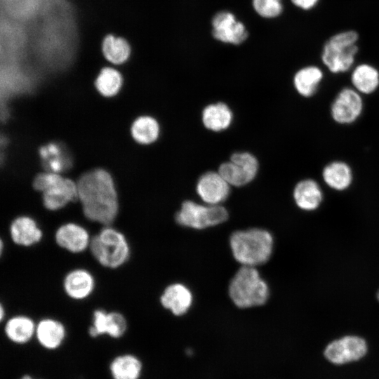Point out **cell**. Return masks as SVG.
<instances>
[{
    "label": "cell",
    "mask_w": 379,
    "mask_h": 379,
    "mask_svg": "<svg viewBox=\"0 0 379 379\" xmlns=\"http://www.w3.org/2000/svg\"><path fill=\"white\" fill-rule=\"evenodd\" d=\"M77 185L84 216L103 226L112 225L117 218L119 202L110 173L103 168H94L81 175Z\"/></svg>",
    "instance_id": "obj_1"
},
{
    "label": "cell",
    "mask_w": 379,
    "mask_h": 379,
    "mask_svg": "<svg viewBox=\"0 0 379 379\" xmlns=\"http://www.w3.org/2000/svg\"><path fill=\"white\" fill-rule=\"evenodd\" d=\"M230 247L235 260L243 266L255 267L265 263L273 249V238L267 230L252 228L234 232Z\"/></svg>",
    "instance_id": "obj_2"
},
{
    "label": "cell",
    "mask_w": 379,
    "mask_h": 379,
    "mask_svg": "<svg viewBox=\"0 0 379 379\" xmlns=\"http://www.w3.org/2000/svg\"><path fill=\"white\" fill-rule=\"evenodd\" d=\"M89 250L102 267L117 269L129 260L131 248L126 236L112 225L103 226L91 237Z\"/></svg>",
    "instance_id": "obj_3"
},
{
    "label": "cell",
    "mask_w": 379,
    "mask_h": 379,
    "mask_svg": "<svg viewBox=\"0 0 379 379\" xmlns=\"http://www.w3.org/2000/svg\"><path fill=\"white\" fill-rule=\"evenodd\" d=\"M269 288L255 267L242 266L232 279L229 294L240 308L260 306L269 298Z\"/></svg>",
    "instance_id": "obj_4"
},
{
    "label": "cell",
    "mask_w": 379,
    "mask_h": 379,
    "mask_svg": "<svg viewBox=\"0 0 379 379\" xmlns=\"http://www.w3.org/2000/svg\"><path fill=\"white\" fill-rule=\"evenodd\" d=\"M358 39L356 31L346 30L331 36L326 41L321 59L331 72H345L352 67L359 51Z\"/></svg>",
    "instance_id": "obj_5"
},
{
    "label": "cell",
    "mask_w": 379,
    "mask_h": 379,
    "mask_svg": "<svg viewBox=\"0 0 379 379\" xmlns=\"http://www.w3.org/2000/svg\"><path fill=\"white\" fill-rule=\"evenodd\" d=\"M42 204L50 211H56L78 201L77 182L60 174L44 172L39 178Z\"/></svg>",
    "instance_id": "obj_6"
},
{
    "label": "cell",
    "mask_w": 379,
    "mask_h": 379,
    "mask_svg": "<svg viewBox=\"0 0 379 379\" xmlns=\"http://www.w3.org/2000/svg\"><path fill=\"white\" fill-rule=\"evenodd\" d=\"M227 218L228 212L222 206H205L192 201H184L175 215L179 225L197 230L221 224Z\"/></svg>",
    "instance_id": "obj_7"
},
{
    "label": "cell",
    "mask_w": 379,
    "mask_h": 379,
    "mask_svg": "<svg viewBox=\"0 0 379 379\" xmlns=\"http://www.w3.org/2000/svg\"><path fill=\"white\" fill-rule=\"evenodd\" d=\"M258 161L249 152H237L230 161L222 164L218 173L230 185L241 187L251 182L257 175Z\"/></svg>",
    "instance_id": "obj_8"
},
{
    "label": "cell",
    "mask_w": 379,
    "mask_h": 379,
    "mask_svg": "<svg viewBox=\"0 0 379 379\" xmlns=\"http://www.w3.org/2000/svg\"><path fill=\"white\" fill-rule=\"evenodd\" d=\"M367 350V344L364 338L347 335L331 342L326 347L324 354L331 363L340 365L361 359Z\"/></svg>",
    "instance_id": "obj_9"
},
{
    "label": "cell",
    "mask_w": 379,
    "mask_h": 379,
    "mask_svg": "<svg viewBox=\"0 0 379 379\" xmlns=\"http://www.w3.org/2000/svg\"><path fill=\"white\" fill-rule=\"evenodd\" d=\"M363 107L364 102L361 93L354 88H344L333 100L331 114L336 123L350 124L360 117Z\"/></svg>",
    "instance_id": "obj_10"
},
{
    "label": "cell",
    "mask_w": 379,
    "mask_h": 379,
    "mask_svg": "<svg viewBox=\"0 0 379 379\" xmlns=\"http://www.w3.org/2000/svg\"><path fill=\"white\" fill-rule=\"evenodd\" d=\"M128 323L123 314L117 311L94 310L88 334L92 338L107 335L112 338H121L127 331Z\"/></svg>",
    "instance_id": "obj_11"
},
{
    "label": "cell",
    "mask_w": 379,
    "mask_h": 379,
    "mask_svg": "<svg viewBox=\"0 0 379 379\" xmlns=\"http://www.w3.org/2000/svg\"><path fill=\"white\" fill-rule=\"evenodd\" d=\"M54 238L58 246L72 253H80L89 248L91 239L84 226L73 222L58 227Z\"/></svg>",
    "instance_id": "obj_12"
},
{
    "label": "cell",
    "mask_w": 379,
    "mask_h": 379,
    "mask_svg": "<svg viewBox=\"0 0 379 379\" xmlns=\"http://www.w3.org/2000/svg\"><path fill=\"white\" fill-rule=\"evenodd\" d=\"M212 25L213 36L222 42L239 44L248 36L245 26L230 12L217 13L213 19Z\"/></svg>",
    "instance_id": "obj_13"
},
{
    "label": "cell",
    "mask_w": 379,
    "mask_h": 379,
    "mask_svg": "<svg viewBox=\"0 0 379 379\" xmlns=\"http://www.w3.org/2000/svg\"><path fill=\"white\" fill-rule=\"evenodd\" d=\"M230 185L218 172L203 174L197 184V192L201 200L209 205H218L230 194Z\"/></svg>",
    "instance_id": "obj_14"
},
{
    "label": "cell",
    "mask_w": 379,
    "mask_h": 379,
    "mask_svg": "<svg viewBox=\"0 0 379 379\" xmlns=\"http://www.w3.org/2000/svg\"><path fill=\"white\" fill-rule=\"evenodd\" d=\"M95 281L93 274L84 268H76L68 272L62 281L65 294L72 300H82L93 292Z\"/></svg>",
    "instance_id": "obj_15"
},
{
    "label": "cell",
    "mask_w": 379,
    "mask_h": 379,
    "mask_svg": "<svg viewBox=\"0 0 379 379\" xmlns=\"http://www.w3.org/2000/svg\"><path fill=\"white\" fill-rule=\"evenodd\" d=\"M12 241L20 246L29 247L41 241L43 231L36 221L28 215H20L14 218L9 226Z\"/></svg>",
    "instance_id": "obj_16"
},
{
    "label": "cell",
    "mask_w": 379,
    "mask_h": 379,
    "mask_svg": "<svg viewBox=\"0 0 379 379\" xmlns=\"http://www.w3.org/2000/svg\"><path fill=\"white\" fill-rule=\"evenodd\" d=\"M35 337L41 347L48 350H56L66 337L64 324L53 318L41 319L36 326Z\"/></svg>",
    "instance_id": "obj_17"
},
{
    "label": "cell",
    "mask_w": 379,
    "mask_h": 379,
    "mask_svg": "<svg viewBox=\"0 0 379 379\" xmlns=\"http://www.w3.org/2000/svg\"><path fill=\"white\" fill-rule=\"evenodd\" d=\"M162 306L173 314L180 316L185 314L192 302V295L190 289L181 284H173L167 286L160 298Z\"/></svg>",
    "instance_id": "obj_18"
},
{
    "label": "cell",
    "mask_w": 379,
    "mask_h": 379,
    "mask_svg": "<svg viewBox=\"0 0 379 379\" xmlns=\"http://www.w3.org/2000/svg\"><path fill=\"white\" fill-rule=\"evenodd\" d=\"M293 195L296 205L307 211L317 209L323 199L319 185L310 178L299 181L294 187Z\"/></svg>",
    "instance_id": "obj_19"
},
{
    "label": "cell",
    "mask_w": 379,
    "mask_h": 379,
    "mask_svg": "<svg viewBox=\"0 0 379 379\" xmlns=\"http://www.w3.org/2000/svg\"><path fill=\"white\" fill-rule=\"evenodd\" d=\"M36 324L33 319L23 314L15 315L8 319L4 326V333L12 343L23 345L35 336Z\"/></svg>",
    "instance_id": "obj_20"
},
{
    "label": "cell",
    "mask_w": 379,
    "mask_h": 379,
    "mask_svg": "<svg viewBox=\"0 0 379 379\" xmlns=\"http://www.w3.org/2000/svg\"><path fill=\"white\" fill-rule=\"evenodd\" d=\"M41 164L47 172L60 174L71 164L70 158L65 148L56 142H48L39 149Z\"/></svg>",
    "instance_id": "obj_21"
},
{
    "label": "cell",
    "mask_w": 379,
    "mask_h": 379,
    "mask_svg": "<svg viewBox=\"0 0 379 379\" xmlns=\"http://www.w3.org/2000/svg\"><path fill=\"white\" fill-rule=\"evenodd\" d=\"M324 182L336 191L347 190L353 180V173L350 166L345 162L335 161L327 164L322 171Z\"/></svg>",
    "instance_id": "obj_22"
},
{
    "label": "cell",
    "mask_w": 379,
    "mask_h": 379,
    "mask_svg": "<svg viewBox=\"0 0 379 379\" xmlns=\"http://www.w3.org/2000/svg\"><path fill=\"white\" fill-rule=\"evenodd\" d=\"M323 78L324 73L319 67L306 66L295 74L293 86L301 96L310 98L316 93Z\"/></svg>",
    "instance_id": "obj_23"
},
{
    "label": "cell",
    "mask_w": 379,
    "mask_h": 379,
    "mask_svg": "<svg viewBox=\"0 0 379 379\" xmlns=\"http://www.w3.org/2000/svg\"><path fill=\"white\" fill-rule=\"evenodd\" d=\"M351 82L359 93L371 94L379 87V71L370 64H360L353 69Z\"/></svg>",
    "instance_id": "obj_24"
},
{
    "label": "cell",
    "mask_w": 379,
    "mask_h": 379,
    "mask_svg": "<svg viewBox=\"0 0 379 379\" xmlns=\"http://www.w3.org/2000/svg\"><path fill=\"white\" fill-rule=\"evenodd\" d=\"M232 120V111L223 102L209 105L204 109L202 112V121L204 126L213 131H220L227 128Z\"/></svg>",
    "instance_id": "obj_25"
},
{
    "label": "cell",
    "mask_w": 379,
    "mask_h": 379,
    "mask_svg": "<svg viewBox=\"0 0 379 379\" xmlns=\"http://www.w3.org/2000/svg\"><path fill=\"white\" fill-rule=\"evenodd\" d=\"M109 371L112 379H139L142 363L133 354H120L112 360Z\"/></svg>",
    "instance_id": "obj_26"
},
{
    "label": "cell",
    "mask_w": 379,
    "mask_h": 379,
    "mask_svg": "<svg viewBox=\"0 0 379 379\" xmlns=\"http://www.w3.org/2000/svg\"><path fill=\"white\" fill-rule=\"evenodd\" d=\"M131 134L138 143L149 145L157 140L159 135V126L154 118L149 116H141L133 122Z\"/></svg>",
    "instance_id": "obj_27"
},
{
    "label": "cell",
    "mask_w": 379,
    "mask_h": 379,
    "mask_svg": "<svg viewBox=\"0 0 379 379\" xmlns=\"http://www.w3.org/2000/svg\"><path fill=\"white\" fill-rule=\"evenodd\" d=\"M122 77L115 69L103 68L95 81V86L100 95L106 98L116 95L122 86Z\"/></svg>",
    "instance_id": "obj_28"
},
{
    "label": "cell",
    "mask_w": 379,
    "mask_h": 379,
    "mask_svg": "<svg viewBox=\"0 0 379 379\" xmlns=\"http://www.w3.org/2000/svg\"><path fill=\"white\" fill-rule=\"evenodd\" d=\"M102 51L107 60L119 65L128 59L130 48L124 39L109 35L104 39Z\"/></svg>",
    "instance_id": "obj_29"
},
{
    "label": "cell",
    "mask_w": 379,
    "mask_h": 379,
    "mask_svg": "<svg viewBox=\"0 0 379 379\" xmlns=\"http://www.w3.org/2000/svg\"><path fill=\"white\" fill-rule=\"evenodd\" d=\"M255 11L262 17L275 18L283 10L281 0H253Z\"/></svg>",
    "instance_id": "obj_30"
},
{
    "label": "cell",
    "mask_w": 379,
    "mask_h": 379,
    "mask_svg": "<svg viewBox=\"0 0 379 379\" xmlns=\"http://www.w3.org/2000/svg\"><path fill=\"white\" fill-rule=\"evenodd\" d=\"M291 2L297 7L308 11L314 8L319 0H291Z\"/></svg>",
    "instance_id": "obj_31"
},
{
    "label": "cell",
    "mask_w": 379,
    "mask_h": 379,
    "mask_svg": "<svg viewBox=\"0 0 379 379\" xmlns=\"http://www.w3.org/2000/svg\"><path fill=\"white\" fill-rule=\"evenodd\" d=\"M5 314H6V310H5L3 305L1 304V307H0V319H1V321L4 320Z\"/></svg>",
    "instance_id": "obj_32"
},
{
    "label": "cell",
    "mask_w": 379,
    "mask_h": 379,
    "mask_svg": "<svg viewBox=\"0 0 379 379\" xmlns=\"http://www.w3.org/2000/svg\"><path fill=\"white\" fill-rule=\"evenodd\" d=\"M20 379H34L29 375H25L22 376Z\"/></svg>",
    "instance_id": "obj_33"
},
{
    "label": "cell",
    "mask_w": 379,
    "mask_h": 379,
    "mask_svg": "<svg viewBox=\"0 0 379 379\" xmlns=\"http://www.w3.org/2000/svg\"><path fill=\"white\" fill-rule=\"evenodd\" d=\"M377 298H378V300H379V291H378V293H377Z\"/></svg>",
    "instance_id": "obj_34"
}]
</instances>
